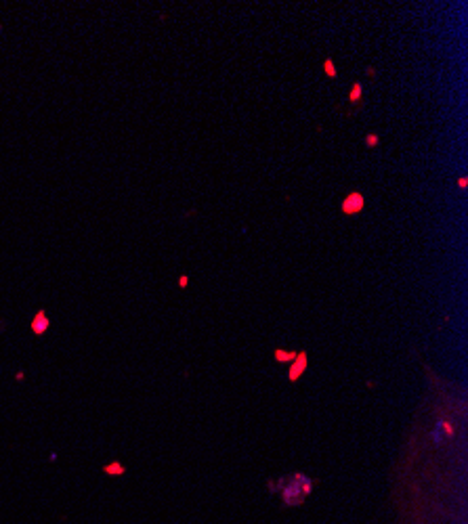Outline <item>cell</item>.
I'll use <instances>...</instances> for the list:
<instances>
[{
  "label": "cell",
  "instance_id": "obj_1",
  "mask_svg": "<svg viewBox=\"0 0 468 524\" xmlns=\"http://www.w3.org/2000/svg\"><path fill=\"white\" fill-rule=\"evenodd\" d=\"M283 482H286L288 487L281 491V499H283V503H288V506H300L313 489L311 478L305 474H294L290 480H283Z\"/></svg>",
  "mask_w": 468,
  "mask_h": 524
},
{
  "label": "cell",
  "instance_id": "obj_2",
  "mask_svg": "<svg viewBox=\"0 0 468 524\" xmlns=\"http://www.w3.org/2000/svg\"><path fill=\"white\" fill-rule=\"evenodd\" d=\"M364 206H365L364 195H361L359 191H353V193L347 195L345 201H342V212L345 214H359L361 210H364Z\"/></svg>",
  "mask_w": 468,
  "mask_h": 524
},
{
  "label": "cell",
  "instance_id": "obj_3",
  "mask_svg": "<svg viewBox=\"0 0 468 524\" xmlns=\"http://www.w3.org/2000/svg\"><path fill=\"white\" fill-rule=\"evenodd\" d=\"M307 369V352H296V359L290 365V371H288V379L290 382H296L302 373Z\"/></svg>",
  "mask_w": 468,
  "mask_h": 524
},
{
  "label": "cell",
  "instance_id": "obj_4",
  "mask_svg": "<svg viewBox=\"0 0 468 524\" xmlns=\"http://www.w3.org/2000/svg\"><path fill=\"white\" fill-rule=\"evenodd\" d=\"M273 357H275V361H279V363H292L294 359H296V352L292 350H275L273 352Z\"/></svg>",
  "mask_w": 468,
  "mask_h": 524
},
{
  "label": "cell",
  "instance_id": "obj_5",
  "mask_svg": "<svg viewBox=\"0 0 468 524\" xmlns=\"http://www.w3.org/2000/svg\"><path fill=\"white\" fill-rule=\"evenodd\" d=\"M324 69H326V74H328L329 78H334V76H336V67H334V63L329 61V59H326V61H324Z\"/></svg>",
  "mask_w": 468,
  "mask_h": 524
},
{
  "label": "cell",
  "instance_id": "obj_6",
  "mask_svg": "<svg viewBox=\"0 0 468 524\" xmlns=\"http://www.w3.org/2000/svg\"><path fill=\"white\" fill-rule=\"evenodd\" d=\"M348 99H351V101H359V99H361V86H359V84H355V86L351 88V95H348Z\"/></svg>",
  "mask_w": 468,
  "mask_h": 524
},
{
  "label": "cell",
  "instance_id": "obj_7",
  "mask_svg": "<svg viewBox=\"0 0 468 524\" xmlns=\"http://www.w3.org/2000/svg\"><path fill=\"white\" fill-rule=\"evenodd\" d=\"M365 143H367V147H376V145H378V136H376V134H367Z\"/></svg>",
  "mask_w": 468,
  "mask_h": 524
},
{
  "label": "cell",
  "instance_id": "obj_8",
  "mask_svg": "<svg viewBox=\"0 0 468 524\" xmlns=\"http://www.w3.org/2000/svg\"><path fill=\"white\" fill-rule=\"evenodd\" d=\"M187 285H189V277L183 275V277H181V287H187Z\"/></svg>",
  "mask_w": 468,
  "mask_h": 524
}]
</instances>
